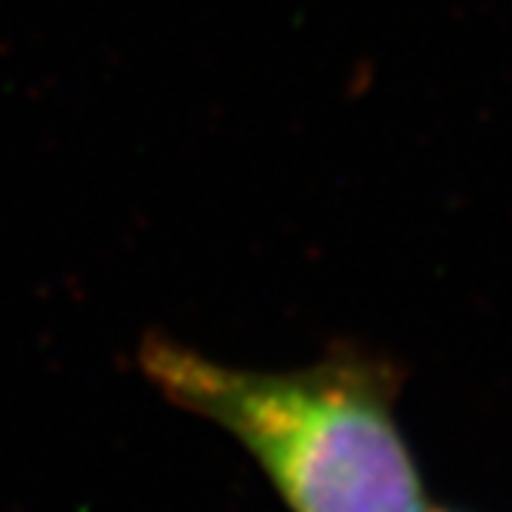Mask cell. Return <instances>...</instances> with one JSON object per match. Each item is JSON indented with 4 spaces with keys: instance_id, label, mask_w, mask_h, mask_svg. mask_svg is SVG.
Returning a JSON list of instances; mask_svg holds the SVG:
<instances>
[{
    "instance_id": "2",
    "label": "cell",
    "mask_w": 512,
    "mask_h": 512,
    "mask_svg": "<svg viewBox=\"0 0 512 512\" xmlns=\"http://www.w3.org/2000/svg\"><path fill=\"white\" fill-rule=\"evenodd\" d=\"M423 512H457V509H442V506H435V509H429V506H426Z\"/></svg>"
},
{
    "instance_id": "1",
    "label": "cell",
    "mask_w": 512,
    "mask_h": 512,
    "mask_svg": "<svg viewBox=\"0 0 512 512\" xmlns=\"http://www.w3.org/2000/svg\"><path fill=\"white\" fill-rule=\"evenodd\" d=\"M139 368L170 405L226 429L290 512L426 509L395 417L405 371L386 355L337 346L309 368L244 371L152 334Z\"/></svg>"
}]
</instances>
